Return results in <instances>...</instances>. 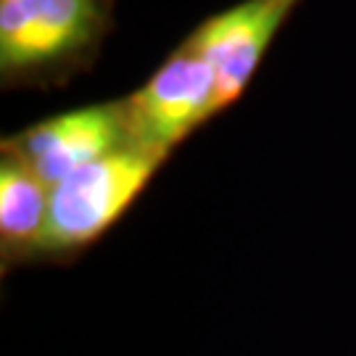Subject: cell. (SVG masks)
<instances>
[{
  "instance_id": "6da1fadb",
  "label": "cell",
  "mask_w": 356,
  "mask_h": 356,
  "mask_svg": "<svg viewBox=\"0 0 356 356\" xmlns=\"http://www.w3.org/2000/svg\"><path fill=\"white\" fill-rule=\"evenodd\" d=\"M116 0H0V82L58 88L92 66Z\"/></svg>"
},
{
  "instance_id": "7a4b0ae2",
  "label": "cell",
  "mask_w": 356,
  "mask_h": 356,
  "mask_svg": "<svg viewBox=\"0 0 356 356\" xmlns=\"http://www.w3.org/2000/svg\"><path fill=\"white\" fill-rule=\"evenodd\" d=\"M166 159L138 145L103 156L51 188L38 261H66L103 238L138 201Z\"/></svg>"
},
{
  "instance_id": "3957f363",
  "label": "cell",
  "mask_w": 356,
  "mask_h": 356,
  "mask_svg": "<svg viewBox=\"0 0 356 356\" xmlns=\"http://www.w3.org/2000/svg\"><path fill=\"white\" fill-rule=\"evenodd\" d=\"M122 101L129 143L166 159L191 132L216 116V79L209 61L182 40L164 64Z\"/></svg>"
},
{
  "instance_id": "277c9868",
  "label": "cell",
  "mask_w": 356,
  "mask_h": 356,
  "mask_svg": "<svg viewBox=\"0 0 356 356\" xmlns=\"http://www.w3.org/2000/svg\"><path fill=\"white\" fill-rule=\"evenodd\" d=\"M127 145H132L129 124L124 101L119 98L48 116L11 138H3L0 148L11 151L53 188L92 161Z\"/></svg>"
},
{
  "instance_id": "5b68a950",
  "label": "cell",
  "mask_w": 356,
  "mask_h": 356,
  "mask_svg": "<svg viewBox=\"0 0 356 356\" xmlns=\"http://www.w3.org/2000/svg\"><path fill=\"white\" fill-rule=\"evenodd\" d=\"M304 0H241L209 16L188 35L216 79V114L241 98L272 40Z\"/></svg>"
},
{
  "instance_id": "8992f818",
  "label": "cell",
  "mask_w": 356,
  "mask_h": 356,
  "mask_svg": "<svg viewBox=\"0 0 356 356\" xmlns=\"http://www.w3.org/2000/svg\"><path fill=\"white\" fill-rule=\"evenodd\" d=\"M51 185L11 151L0 148V259L3 269L38 261L48 225Z\"/></svg>"
}]
</instances>
